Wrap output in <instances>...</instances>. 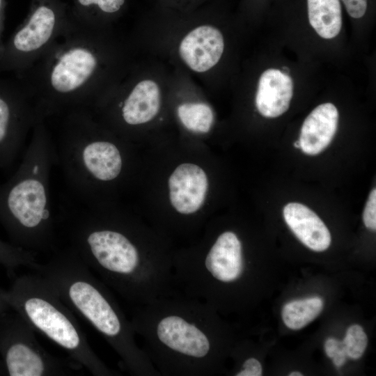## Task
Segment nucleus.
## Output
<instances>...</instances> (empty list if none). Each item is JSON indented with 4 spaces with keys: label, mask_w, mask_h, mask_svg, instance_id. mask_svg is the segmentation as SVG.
<instances>
[{
    "label": "nucleus",
    "mask_w": 376,
    "mask_h": 376,
    "mask_svg": "<svg viewBox=\"0 0 376 376\" xmlns=\"http://www.w3.org/2000/svg\"><path fill=\"white\" fill-rule=\"evenodd\" d=\"M75 202V207H62L56 220L68 246L109 288L135 306L177 292L173 255L161 246H148L132 221L100 203Z\"/></svg>",
    "instance_id": "nucleus-1"
},
{
    "label": "nucleus",
    "mask_w": 376,
    "mask_h": 376,
    "mask_svg": "<svg viewBox=\"0 0 376 376\" xmlns=\"http://www.w3.org/2000/svg\"><path fill=\"white\" fill-rule=\"evenodd\" d=\"M128 68L127 48L109 27L84 25L71 17L51 47L15 77L30 95L38 115L47 119L72 109H93L121 81Z\"/></svg>",
    "instance_id": "nucleus-2"
},
{
    "label": "nucleus",
    "mask_w": 376,
    "mask_h": 376,
    "mask_svg": "<svg viewBox=\"0 0 376 376\" xmlns=\"http://www.w3.org/2000/svg\"><path fill=\"white\" fill-rule=\"evenodd\" d=\"M216 310L180 292L136 305L130 322L143 350L163 376L214 373L223 354Z\"/></svg>",
    "instance_id": "nucleus-3"
},
{
    "label": "nucleus",
    "mask_w": 376,
    "mask_h": 376,
    "mask_svg": "<svg viewBox=\"0 0 376 376\" xmlns=\"http://www.w3.org/2000/svg\"><path fill=\"white\" fill-rule=\"evenodd\" d=\"M52 285L65 305L89 324L135 376H159L136 341V334L110 288L69 246L58 249L33 269Z\"/></svg>",
    "instance_id": "nucleus-4"
},
{
    "label": "nucleus",
    "mask_w": 376,
    "mask_h": 376,
    "mask_svg": "<svg viewBox=\"0 0 376 376\" xmlns=\"http://www.w3.org/2000/svg\"><path fill=\"white\" fill-rule=\"evenodd\" d=\"M57 166L55 141L46 119L39 118L14 174L0 184V223L13 244L33 252L58 249L56 221L51 208L50 175Z\"/></svg>",
    "instance_id": "nucleus-5"
},
{
    "label": "nucleus",
    "mask_w": 376,
    "mask_h": 376,
    "mask_svg": "<svg viewBox=\"0 0 376 376\" xmlns=\"http://www.w3.org/2000/svg\"><path fill=\"white\" fill-rule=\"evenodd\" d=\"M62 117L55 141L60 166L71 198L97 203L108 187L122 178L125 159L122 148L113 140L92 111L72 109Z\"/></svg>",
    "instance_id": "nucleus-6"
},
{
    "label": "nucleus",
    "mask_w": 376,
    "mask_h": 376,
    "mask_svg": "<svg viewBox=\"0 0 376 376\" xmlns=\"http://www.w3.org/2000/svg\"><path fill=\"white\" fill-rule=\"evenodd\" d=\"M10 307L33 329L95 376H116L90 346L73 312L40 274L16 277L7 290Z\"/></svg>",
    "instance_id": "nucleus-7"
},
{
    "label": "nucleus",
    "mask_w": 376,
    "mask_h": 376,
    "mask_svg": "<svg viewBox=\"0 0 376 376\" xmlns=\"http://www.w3.org/2000/svg\"><path fill=\"white\" fill-rule=\"evenodd\" d=\"M71 22L63 0H31L28 14L8 40L0 58V72L19 76L30 68L66 30Z\"/></svg>",
    "instance_id": "nucleus-8"
},
{
    "label": "nucleus",
    "mask_w": 376,
    "mask_h": 376,
    "mask_svg": "<svg viewBox=\"0 0 376 376\" xmlns=\"http://www.w3.org/2000/svg\"><path fill=\"white\" fill-rule=\"evenodd\" d=\"M0 357L5 375L10 376L67 375L82 368L45 350L33 329L15 311L0 315Z\"/></svg>",
    "instance_id": "nucleus-9"
},
{
    "label": "nucleus",
    "mask_w": 376,
    "mask_h": 376,
    "mask_svg": "<svg viewBox=\"0 0 376 376\" xmlns=\"http://www.w3.org/2000/svg\"><path fill=\"white\" fill-rule=\"evenodd\" d=\"M39 118L22 82L0 77V168L13 165Z\"/></svg>",
    "instance_id": "nucleus-10"
},
{
    "label": "nucleus",
    "mask_w": 376,
    "mask_h": 376,
    "mask_svg": "<svg viewBox=\"0 0 376 376\" xmlns=\"http://www.w3.org/2000/svg\"><path fill=\"white\" fill-rule=\"evenodd\" d=\"M180 40L178 54L183 64L195 73H205L220 61L224 39L220 30L204 17Z\"/></svg>",
    "instance_id": "nucleus-11"
},
{
    "label": "nucleus",
    "mask_w": 376,
    "mask_h": 376,
    "mask_svg": "<svg viewBox=\"0 0 376 376\" xmlns=\"http://www.w3.org/2000/svg\"><path fill=\"white\" fill-rule=\"evenodd\" d=\"M168 185L173 207L180 214L191 215L198 212L205 202L208 180L201 167L184 163L175 169Z\"/></svg>",
    "instance_id": "nucleus-12"
},
{
    "label": "nucleus",
    "mask_w": 376,
    "mask_h": 376,
    "mask_svg": "<svg viewBox=\"0 0 376 376\" xmlns=\"http://www.w3.org/2000/svg\"><path fill=\"white\" fill-rule=\"evenodd\" d=\"M293 95L291 77L280 70L264 71L258 80L256 107L265 118H276L286 112Z\"/></svg>",
    "instance_id": "nucleus-13"
},
{
    "label": "nucleus",
    "mask_w": 376,
    "mask_h": 376,
    "mask_svg": "<svg viewBox=\"0 0 376 376\" xmlns=\"http://www.w3.org/2000/svg\"><path fill=\"white\" fill-rule=\"evenodd\" d=\"M338 111L332 103L315 107L304 120L299 142L300 149L308 155H316L332 141L338 127Z\"/></svg>",
    "instance_id": "nucleus-14"
},
{
    "label": "nucleus",
    "mask_w": 376,
    "mask_h": 376,
    "mask_svg": "<svg viewBox=\"0 0 376 376\" xmlns=\"http://www.w3.org/2000/svg\"><path fill=\"white\" fill-rule=\"evenodd\" d=\"M285 223L306 246L323 251L331 244V235L321 219L310 208L299 203H289L283 210Z\"/></svg>",
    "instance_id": "nucleus-15"
},
{
    "label": "nucleus",
    "mask_w": 376,
    "mask_h": 376,
    "mask_svg": "<svg viewBox=\"0 0 376 376\" xmlns=\"http://www.w3.org/2000/svg\"><path fill=\"white\" fill-rule=\"evenodd\" d=\"M70 15L77 22L94 27H109L125 9L127 0H70Z\"/></svg>",
    "instance_id": "nucleus-16"
},
{
    "label": "nucleus",
    "mask_w": 376,
    "mask_h": 376,
    "mask_svg": "<svg viewBox=\"0 0 376 376\" xmlns=\"http://www.w3.org/2000/svg\"><path fill=\"white\" fill-rule=\"evenodd\" d=\"M308 22L324 39L335 38L342 27L340 0H305Z\"/></svg>",
    "instance_id": "nucleus-17"
},
{
    "label": "nucleus",
    "mask_w": 376,
    "mask_h": 376,
    "mask_svg": "<svg viewBox=\"0 0 376 376\" xmlns=\"http://www.w3.org/2000/svg\"><path fill=\"white\" fill-rule=\"evenodd\" d=\"M323 306V300L319 297L291 301L282 308V320L289 329H301L319 315Z\"/></svg>",
    "instance_id": "nucleus-18"
},
{
    "label": "nucleus",
    "mask_w": 376,
    "mask_h": 376,
    "mask_svg": "<svg viewBox=\"0 0 376 376\" xmlns=\"http://www.w3.org/2000/svg\"><path fill=\"white\" fill-rule=\"evenodd\" d=\"M177 115L185 128L201 134L210 130L214 119L212 108L201 102H188L180 104L177 108Z\"/></svg>",
    "instance_id": "nucleus-19"
},
{
    "label": "nucleus",
    "mask_w": 376,
    "mask_h": 376,
    "mask_svg": "<svg viewBox=\"0 0 376 376\" xmlns=\"http://www.w3.org/2000/svg\"><path fill=\"white\" fill-rule=\"evenodd\" d=\"M36 254L0 239V265L10 274L21 267L33 269L38 263Z\"/></svg>",
    "instance_id": "nucleus-20"
},
{
    "label": "nucleus",
    "mask_w": 376,
    "mask_h": 376,
    "mask_svg": "<svg viewBox=\"0 0 376 376\" xmlns=\"http://www.w3.org/2000/svg\"><path fill=\"white\" fill-rule=\"evenodd\" d=\"M348 358L358 359L363 354L368 344V338L363 329L359 324L350 326L342 340Z\"/></svg>",
    "instance_id": "nucleus-21"
},
{
    "label": "nucleus",
    "mask_w": 376,
    "mask_h": 376,
    "mask_svg": "<svg viewBox=\"0 0 376 376\" xmlns=\"http://www.w3.org/2000/svg\"><path fill=\"white\" fill-rule=\"evenodd\" d=\"M160 6L166 10L178 12L194 10L206 0H157Z\"/></svg>",
    "instance_id": "nucleus-22"
},
{
    "label": "nucleus",
    "mask_w": 376,
    "mask_h": 376,
    "mask_svg": "<svg viewBox=\"0 0 376 376\" xmlns=\"http://www.w3.org/2000/svg\"><path fill=\"white\" fill-rule=\"evenodd\" d=\"M363 220L366 227L371 230H376V189L371 191L366 202Z\"/></svg>",
    "instance_id": "nucleus-23"
},
{
    "label": "nucleus",
    "mask_w": 376,
    "mask_h": 376,
    "mask_svg": "<svg viewBox=\"0 0 376 376\" xmlns=\"http://www.w3.org/2000/svg\"><path fill=\"white\" fill-rule=\"evenodd\" d=\"M348 15L353 19L363 17L369 7V0H340Z\"/></svg>",
    "instance_id": "nucleus-24"
},
{
    "label": "nucleus",
    "mask_w": 376,
    "mask_h": 376,
    "mask_svg": "<svg viewBox=\"0 0 376 376\" xmlns=\"http://www.w3.org/2000/svg\"><path fill=\"white\" fill-rule=\"evenodd\" d=\"M263 368L260 362L254 357L246 358L242 363L236 376H260Z\"/></svg>",
    "instance_id": "nucleus-25"
},
{
    "label": "nucleus",
    "mask_w": 376,
    "mask_h": 376,
    "mask_svg": "<svg viewBox=\"0 0 376 376\" xmlns=\"http://www.w3.org/2000/svg\"><path fill=\"white\" fill-rule=\"evenodd\" d=\"M344 347L343 341L334 338L327 339L324 343V350L328 357L332 358L336 353Z\"/></svg>",
    "instance_id": "nucleus-26"
},
{
    "label": "nucleus",
    "mask_w": 376,
    "mask_h": 376,
    "mask_svg": "<svg viewBox=\"0 0 376 376\" xmlns=\"http://www.w3.org/2000/svg\"><path fill=\"white\" fill-rule=\"evenodd\" d=\"M6 5V0H0V58L1 56L4 47V42L2 40V33L3 31L4 26Z\"/></svg>",
    "instance_id": "nucleus-27"
},
{
    "label": "nucleus",
    "mask_w": 376,
    "mask_h": 376,
    "mask_svg": "<svg viewBox=\"0 0 376 376\" xmlns=\"http://www.w3.org/2000/svg\"><path fill=\"white\" fill-rule=\"evenodd\" d=\"M347 355L346 354L345 347L341 349L338 353H336L332 358L334 364L336 367H340L345 363Z\"/></svg>",
    "instance_id": "nucleus-28"
},
{
    "label": "nucleus",
    "mask_w": 376,
    "mask_h": 376,
    "mask_svg": "<svg viewBox=\"0 0 376 376\" xmlns=\"http://www.w3.org/2000/svg\"><path fill=\"white\" fill-rule=\"evenodd\" d=\"M10 308L8 301L7 290L0 288V315Z\"/></svg>",
    "instance_id": "nucleus-29"
},
{
    "label": "nucleus",
    "mask_w": 376,
    "mask_h": 376,
    "mask_svg": "<svg viewBox=\"0 0 376 376\" xmlns=\"http://www.w3.org/2000/svg\"><path fill=\"white\" fill-rule=\"evenodd\" d=\"M289 376H302L303 375L299 372H292L289 373Z\"/></svg>",
    "instance_id": "nucleus-30"
},
{
    "label": "nucleus",
    "mask_w": 376,
    "mask_h": 376,
    "mask_svg": "<svg viewBox=\"0 0 376 376\" xmlns=\"http://www.w3.org/2000/svg\"><path fill=\"white\" fill-rule=\"evenodd\" d=\"M294 146L297 148H300V144H299V141H297L296 142L294 143Z\"/></svg>",
    "instance_id": "nucleus-31"
}]
</instances>
